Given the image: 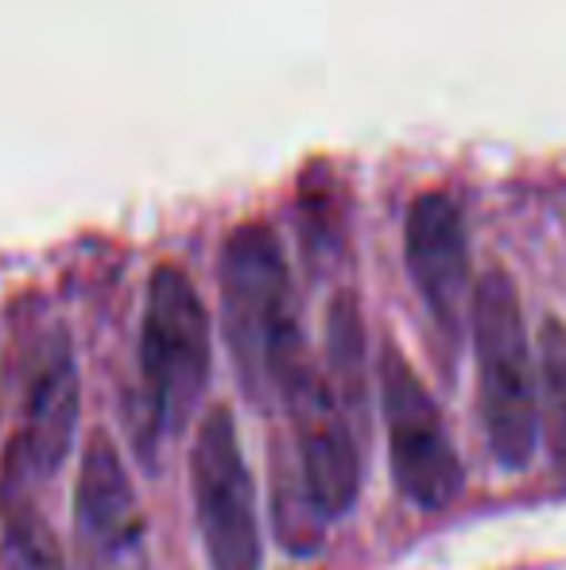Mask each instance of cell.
<instances>
[{
    "instance_id": "obj_1",
    "label": "cell",
    "mask_w": 566,
    "mask_h": 570,
    "mask_svg": "<svg viewBox=\"0 0 566 570\" xmlns=\"http://www.w3.org/2000/svg\"><path fill=\"white\" fill-rule=\"evenodd\" d=\"M221 315L249 400L257 407H280L315 361L295 315L280 237L265 222L234 229L221 248Z\"/></svg>"
},
{
    "instance_id": "obj_2",
    "label": "cell",
    "mask_w": 566,
    "mask_h": 570,
    "mask_svg": "<svg viewBox=\"0 0 566 570\" xmlns=\"http://www.w3.org/2000/svg\"><path fill=\"white\" fill-rule=\"evenodd\" d=\"M210 381V315L190 284V276L175 264H159L148 279L140 323V451L163 435H179L195 415L198 400Z\"/></svg>"
},
{
    "instance_id": "obj_3",
    "label": "cell",
    "mask_w": 566,
    "mask_h": 570,
    "mask_svg": "<svg viewBox=\"0 0 566 570\" xmlns=\"http://www.w3.org/2000/svg\"><path fill=\"white\" fill-rule=\"evenodd\" d=\"M481 373V420L505 470H524L539 443V376L524 331L520 295L508 272L489 268L469 299Z\"/></svg>"
},
{
    "instance_id": "obj_4",
    "label": "cell",
    "mask_w": 566,
    "mask_h": 570,
    "mask_svg": "<svg viewBox=\"0 0 566 570\" xmlns=\"http://www.w3.org/2000/svg\"><path fill=\"white\" fill-rule=\"evenodd\" d=\"M190 489H195L198 532L214 570H260V524L257 489L245 465L234 412L214 404L198 423L195 451H190Z\"/></svg>"
},
{
    "instance_id": "obj_5",
    "label": "cell",
    "mask_w": 566,
    "mask_h": 570,
    "mask_svg": "<svg viewBox=\"0 0 566 570\" xmlns=\"http://www.w3.org/2000/svg\"><path fill=\"white\" fill-rule=\"evenodd\" d=\"M380 404H385L388 454L400 493L427 512L446 509L461 493L466 478L461 458L454 451L435 396L393 342H385L380 353Z\"/></svg>"
},
{
    "instance_id": "obj_6",
    "label": "cell",
    "mask_w": 566,
    "mask_h": 570,
    "mask_svg": "<svg viewBox=\"0 0 566 570\" xmlns=\"http://www.w3.org/2000/svg\"><path fill=\"white\" fill-rule=\"evenodd\" d=\"M78 423V365L62 326L43 331L23 361L20 415L8 439V485H43L59 473Z\"/></svg>"
},
{
    "instance_id": "obj_7",
    "label": "cell",
    "mask_w": 566,
    "mask_h": 570,
    "mask_svg": "<svg viewBox=\"0 0 566 570\" xmlns=\"http://www.w3.org/2000/svg\"><path fill=\"white\" fill-rule=\"evenodd\" d=\"M404 248H408V268L419 287V299H424L430 323H435L443 368H454L461 326H466V307L474 299V287H469V240L458 203L450 195H443V190L419 195L408 210Z\"/></svg>"
},
{
    "instance_id": "obj_8",
    "label": "cell",
    "mask_w": 566,
    "mask_h": 570,
    "mask_svg": "<svg viewBox=\"0 0 566 570\" xmlns=\"http://www.w3.org/2000/svg\"><path fill=\"white\" fill-rule=\"evenodd\" d=\"M75 543L82 570H140L143 517L106 431H93L75 489Z\"/></svg>"
},
{
    "instance_id": "obj_9",
    "label": "cell",
    "mask_w": 566,
    "mask_h": 570,
    "mask_svg": "<svg viewBox=\"0 0 566 570\" xmlns=\"http://www.w3.org/2000/svg\"><path fill=\"white\" fill-rule=\"evenodd\" d=\"M280 407L291 415V446L315 504L326 520L346 517L357 504L361 462L354 446V423L341 400L334 396L330 381L318 368H310L280 400Z\"/></svg>"
},
{
    "instance_id": "obj_10",
    "label": "cell",
    "mask_w": 566,
    "mask_h": 570,
    "mask_svg": "<svg viewBox=\"0 0 566 570\" xmlns=\"http://www.w3.org/2000/svg\"><path fill=\"white\" fill-rule=\"evenodd\" d=\"M272 512L276 535L295 556H315L326 540V517L307 489L295 446L272 443Z\"/></svg>"
},
{
    "instance_id": "obj_11",
    "label": "cell",
    "mask_w": 566,
    "mask_h": 570,
    "mask_svg": "<svg viewBox=\"0 0 566 570\" xmlns=\"http://www.w3.org/2000/svg\"><path fill=\"white\" fill-rule=\"evenodd\" d=\"M326 357H330V376L338 384L334 396L341 400L349 420H365V334L361 315L349 295H338L330 307V323H326Z\"/></svg>"
},
{
    "instance_id": "obj_12",
    "label": "cell",
    "mask_w": 566,
    "mask_h": 570,
    "mask_svg": "<svg viewBox=\"0 0 566 570\" xmlns=\"http://www.w3.org/2000/svg\"><path fill=\"white\" fill-rule=\"evenodd\" d=\"M539 431L566 485V326L547 318L539 331Z\"/></svg>"
},
{
    "instance_id": "obj_13",
    "label": "cell",
    "mask_w": 566,
    "mask_h": 570,
    "mask_svg": "<svg viewBox=\"0 0 566 570\" xmlns=\"http://www.w3.org/2000/svg\"><path fill=\"white\" fill-rule=\"evenodd\" d=\"M0 570H67L47 520L28 501H12L0 532Z\"/></svg>"
}]
</instances>
